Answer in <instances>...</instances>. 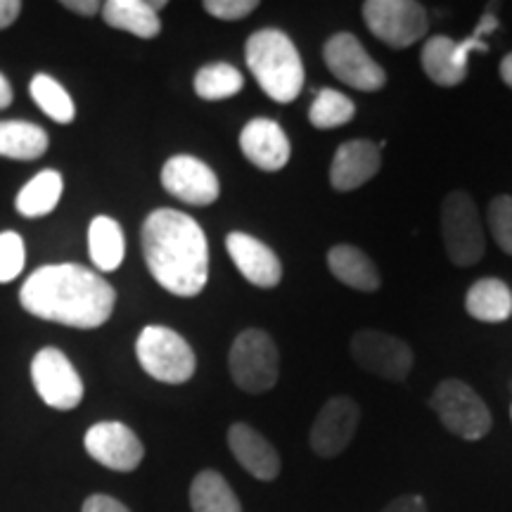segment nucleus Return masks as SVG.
Returning a JSON list of instances; mask_svg holds the SVG:
<instances>
[{
  "mask_svg": "<svg viewBox=\"0 0 512 512\" xmlns=\"http://www.w3.org/2000/svg\"><path fill=\"white\" fill-rule=\"evenodd\" d=\"M498 29V19L494 12H484L479 19L475 34L463 38V41H453L448 36H432L422 48L420 62L425 74L437 83V86L453 88L465 81L467 76V57L472 53H489L484 36L494 34Z\"/></svg>",
  "mask_w": 512,
  "mask_h": 512,
  "instance_id": "4",
  "label": "nucleus"
},
{
  "mask_svg": "<svg viewBox=\"0 0 512 512\" xmlns=\"http://www.w3.org/2000/svg\"><path fill=\"white\" fill-rule=\"evenodd\" d=\"M100 12L112 29L128 31L138 38H155L162 31V22L150 0H110Z\"/></svg>",
  "mask_w": 512,
  "mask_h": 512,
  "instance_id": "21",
  "label": "nucleus"
},
{
  "mask_svg": "<svg viewBox=\"0 0 512 512\" xmlns=\"http://www.w3.org/2000/svg\"><path fill=\"white\" fill-rule=\"evenodd\" d=\"M83 446L95 463L114 472H133L145 456L143 441L124 422H98L86 432Z\"/></svg>",
  "mask_w": 512,
  "mask_h": 512,
  "instance_id": "13",
  "label": "nucleus"
},
{
  "mask_svg": "<svg viewBox=\"0 0 512 512\" xmlns=\"http://www.w3.org/2000/svg\"><path fill=\"white\" fill-rule=\"evenodd\" d=\"M81 512H131V510H128L121 501H117V498L105 496V494H95V496L86 498Z\"/></svg>",
  "mask_w": 512,
  "mask_h": 512,
  "instance_id": "33",
  "label": "nucleus"
},
{
  "mask_svg": "<svg viewBox=\"0 0 512 512\" xmlns=\"http://www.w3.org/2000/svg\"><path fill=\"white\" fill-rule=\"evenodd\" d=\"M256 8H259L256 0H207V3H204V10H207L211 17L226 19V22L245 19L252 15Z\"/></svg>",
  "mask_w": 512,
  "mask_h": 512,
  "instance_id": "32",
  "label": "nucleus"
},
{
  "mask_svg": "<svg viewBox=\"0 0 512 512\" xmlns=\"http://www.w3.org/2000/svg\"><path fill=\"white\" fill-rule=\"evenodd\" d=\"M465 309L482 323H503L512 316V292L498 278H482L467 290Z\"/></svg>",
  "mask_w": 512,
  "mask_h": 512,
  "instance_id": "22",
  "label": "nucleus"
},
{
  "mask_svg": "<svg viewBox=\"0 0 512 512\" xmlns=\"http://www.w3.org/2000/svg\"><path fill=\"white\" fill-rule=\"evenodd\" d=\"M228 368L242 392L264 394L273 389L280 375V354L273 337L256 328L240 332L230 347Z\"/></svg>",
  "mask_w": 512,
  "mask_h": 512,
  "instance_id": "5",
  "label": "nucleus"
},
{
  "mask_svg": "<svg viewBox=\"0 0 512 512\" xmlns=\"http://www.w3.org/2000/svg\"><path fill=\"white\" fill-rule=\"evenodd\" d=\"M88 249H91V259L98 271H117L126 254L124 230L110 216H95L88 228Z\"/></svg>",
  "mask_w": 512,
  "mask_h": 512,
  "instance_id": "23",
  "label": "nucleus"
},
{
  "mask_svg": "<svg viewBox=\"0 0 512 512\" xmlns=\"http://www.w3.org/2000/svg\"><path fill=\"white\" fill-rule=\"evenodd\" d=\"M356 107L354 100L347 98L344 93L332 91V88H325L316 95L311 110H309V121L320 131H328V128H339L349 124L354 119Z\"/></svg>",
  "mask_w": 512,
  "mask_h": 512,
  "instance_id": "29",
  "label": "nucleus"
},
{
  "mask_svg": "<svg viewBox=\"0 0 512 512\" xmlns=\"http://www.w3.org/2000/svg\"><path fill=\"white\" fill-rule=\"evenodd\" d=\"M489 228L496 245L505 254H512V197L498 195L489 204Z\"/></svg>",
  "mask_w": 512,
  "mask_h": 512,
  "instance_id": "30",
  "label": "nucleus"
},
{
  "mask_svg": "<svg viewBox=\"0 0 512 512\" xmlns=\"http://www.w3.org/2000/svg\"><path fill=\"white\" fill-rule=\"evenodd\" d=\"M24 268V240L17 233H0V283L15 280Z\"/></svg>",
  "mask_w": 512,
  "mask_h": 512,
  "instance_id": "31",
  "label": "nucleus"
},
{
  "mask_svg": "<svg viewBox=\"0 0 512 512\" xmlns=\"http://www.w3.org/2000/svg\"><path fill=\"white\" fill-rule=\"evenodd\" d=\"M242 86H245V76L240 74V69L226 62L207 64L195 76V93L209 102L233 98L242 91Z\"/></svg>",
  "mask_w": 512,
  "mask_h": 512,
  "instance_id": "27",
  "label": "nucleus"
},
{
  "mask_svg": "<svg viewBox=\"0 0 512 512\" xmlns=\"http://www.w3.org/2000/svg\"><path fill=\"white\" fill-rule=\"evenodd\" d=\"M19 12H22L19 0H0V29H8L19 17Z\"/></svg>",
  "mask_w": 512,
  "mask_h": 512,
  "instance_id": "36",
  "label": "nucleus"
},
{
  "mask_svg": "<svg viewBox=\"0 0 512 512\" xmlns=\"http://www.w3.org/2000/svg\"><path fill=\"white\" fill-rule=\"evenodd\" d=\"M510 415H512V408H510Z\"/></svg>",
  "mask_w": 512,
  "mask_h": 512,
  "instance_id": "39",
  "label": "nucleus"
},
{
  "mask_svg": "<svg viewBox=\"0 0 512 512\" xmlns=\"http://www.w3.org/2000/svg\"><path fill=\"white\" fill-rule=\"evenodd\" d=\"M501 79L512 88V53L503 57V62H501Z\"/></svg>",
  "mask_w": 512,
  "mask_h": 512,
  "instance_id": "38",
  "label": "nucleus"
},
{
  "mask_svg": "<svg viewBox=\"0 0 512 512\" xmlns=\"http://www.w3.org/2000/svg\"><path fill=\"white\" fill-rule=\"evenodd\" d=\"M430 408L448 432L465 441L484 439L494 425L482 396L460 380L439 382L430 396Z\"/></svg>",
  "mask_w": 512,
  "mask_h": 512,
  "instance_id": "7",
  "label": "nucleus"
},
{
  "mask_svg": "<svg viewBox=\"0 0 512 512\" xmlns=\"http://www.w3.org/2000/svg\"><path fill=\"white\" fill-rule=\"evenodd\" d=\"M363 22L377 41L389 48H408L427 34V10L415 0H368L363 3Z\"/></svg>",
  "mask_w": 512,
  "mask_h": 512,
  "instance_id": "9",
  "label": "nucleus"
},
{
  "mask_svg": "<svg viewBox=\"0 0 512 512\" xmlns=\"http://www.w3.org/2000/svg\"><path fill=\"white\" fill-rule=\"evenodd\" d=\"M29 91L36 105L41 107L50 119L57 121V124H72L76 117V105L72 95L64 91L53 76L36 74L34 79H31Z\"/></svg>",
  "mask_w": 512,
  "mask_h": 512,
  "instance_id": "28",
  "label": "nucleus"
},
{
  "mask_svg": "<svg viewBox=\"0 0 512 512\" xmlns=\"http://www.w3.org/2000/svg\"><path fill=\"white\" fill-rule=\"evenodd\" d=\"M358 420H361V408L349 396H335L320 408L313 420L309 441L311 448L320 458H335L344 451L354 439Z\"/></svg>",
  "mask_w": 512,
  "mask_h": 512,
  "instance_id": "15",
  "label": "nucleus"
},
{
  "mask_svg": "<svg viewBox=\"0 0 512 512\" xmlns=\"http://www.w3.org/2000/svg\"><path fill=\"white\" fill-rule=\"evenodd\" d=\"M328 268L332 275L347 287L358 292L380 290V271L366 252L354 245H335L328 252Z\"/></svg>",
  "mask_w": 512,
  "mask_h": 512,
  "instance_id": "20",
  "label": "nucleus"
},
{
  "mask_svg": "<svg viewBox=\"0 0 512 512\" xmlns=\"http://www.w3.org/2000/svg\"><path fill=\"white\" fill-rule=\"evenodd\" d=\"M10 102H12V86H10V81L0 74V110H5Z\"/></svg>",
  "mask_w": 512,
  "mask_h": 512,
  "instance_id": "37",
  "label": "nucleus"
},
{
  "mask_svg": "<svg viewBox=\"0 0 512 512\" xmlns=\"http://www.w3.org/2000/svg\"><path fill=\"white\" fill-rule=\"evenodd\" d=\"M31 380L38 396L57 411H72L83 399V382L60 349H41L31 361Z\"/></svg>",
  "mask_w": 512,
  "mask_h": 512,
  "instance_id": "12",
  "label": "nucleus"
},
{
  "mask_svg": "<svg viewBox=\"0 0 512 512\" xmlns=\"http://www.w3.org/2000/svg\"><path fill=\"white\" fill-rule=\"evenodd\" d=\"M138 363L150 377L166 384H183L195 375V351L176 330L147 325L136 342Z\"/></svg>",
  "mask_w": 512,
  "mask_h": 512,
  "instance_id": "6",
  "label": "nucleus"
},
{
  "mask_svg": "<svg viewBox=\"0 0 512 512\" xmlns=\"http://www.w3.org/2000/svg\"><path fill=\"white\" fill-rule=\"evenodd\" d=\"M382 166L380 145L373 140H349L337 147L330 164V183L339 192L366 185Z\"/></svg>",
  "mask_w": 512,
  "mask_h": 512,
  "instance_id": "18",
  "label": "nucleus"
},
{
  "mask_svg": "<svg viewBox=\"0 0 512 512\" xmlns=\"http://www.w3.org/2000/svg\"><path fill=\"white\" fill-rule=\"evenodd\" d=\"M62 5L67 10H72V12H76V15H83V17H93L102 10V5L98 3V0H64Z\"/></svg>",
  "mask_w": 512,
  "mask_h": 512,
  "instance_id": "35",
  "label": "nucleus"
},
{
  "mask_svg": "<svg viewBox=\"0 0 512 512\" xmlns=\"http://www.w3.org/2000/svg\"><path fill=\"white\" fill-rule=\"evenodd\" d=\"M48 133L29 121H0V157L31 162L46 155Z\"/></svg>",
  "mask_w": 512,
  "mask_h": 512,
  "instance_id": "24",
  "label": "nucleus"
},
{
  "mask_svg": "<svg viewBox=\"0 0 512 512\" xmlns=\"http://www.w3.org/2000/svg\"><path fill=\"white\" fill-rule=\"evenodd\" d=\"M143 256L152 278L176 297H197L209 280V245L200 223L176 209H157L143 223Z\"/></svg>",
  "mask_w": 512,
  "mask_h": 512,
  "instance_id": "2",
  "label": "nucleus"
},
{
  "mask_svg": "<svg viewBox=\"0 0 512 512\" xmlns=\"http://www.w3.org/2000/svg\"><path fill=\"white\" fill-rule=\"evenodd\" d=\"M162 185L176 200L195 204V207L214 204L221 195V185L214 169L204 164L202 159L190 155H176L164 164Z\"/></svg>",
  "mask_w": 512,
  "mask_h": 512,
  "instance_id": "14",
  "label": "nucleus"
},
{
  "mask_svg": "<svg viewBox=\"0 0 512 512\" xmlns=\"http://www.w3.org/2000/svg\"><path fill=\"white\" fill-rule=\"evenodd\" d=\"M226 249L238 271L245 275L247 283L268 290L283 280V264H280L278 254L259 238L235 230L226 238Z\"/></svg>",
  "mask_w": 512,
  "mask_h": 512,
  "instance_id": "16",
  "label": "nucleus"
},
{
  "mask_svg": "<svg viewBox=\"0 0 512 512\" xmlns=\"http://www.w3.org/2000/svg\"><path fill=\"white\" fill-rule=\"evenodd\" d=\"M192 512H242V505L226 477L216 470H202L190 484Z\"/></svg>",
  "mask_w": 512,
  "mask_h": 512,
  "instance_id": "25",
  "label": "nucleus"
},
{
  "mask_svg": "<svg viewBox=\"0 0 512 512\" xmlns=\"http://www.w3.org/2000/svg\"><path fill=\"white\" fill-rule=\"evenodd\" d=\"M31 316L69 328L93 330L110 320L117 292L102 275L81 264L41 266L19 290Z\"/></svg>",
  "mask_w": 512,
  "mask_h": 512,
  "instance_id": "1",
  "label": "nucleus"
},
{
  "mask_svg": "<svg viewBox=\"0 0 512 512\" xmlns=\"http://www.w3.org/2000/svg\"><path fill=\"white\" fill-rule=\"evenodd\" d=\"M351 356L366 373L403 382L413 368V349L399 337L380 330H358L351 337Z\"/></svg>",
  "mask_w": 512,
  "mask_h": 512,
  "instance_id": "11",
  "label": "nucleus"
},
{
  "mask_svg": "<svg viewBox=\"0 0 512 512\" xmlns=\"http://www.w3.org/2000/svg\"><path fill=\"white\" fill-rule=\"evenodd\" d=\"M441 238L456 266H475L484 256V228L477 204L467 192H448L441 204Z\"/></svg>",
  "mask_w": 512,
  "mask_h": 512,
  "instance_id": "8",
  "label": "nucleus"
},
{
  "mask_svg": "<svg viewBox=\"0 0 512 512\" xmlns=\"http://www.w3.org/2000/svg\"><path fill=\"white\" fill-rule=\"evenodd\" d=\"M228 448L235 460L245 467L249 475L261 482H273L280 475V456L271 441L245 422H235L228 430Z\"/></svg>",
  "mask_w": 512,
  "mask_h": 512,
  "instance_id": "19",
  "label": "nucleus"
},
{
  "mask_svg": "<svg viewBox=\"0 0 512 512\" xmlns=\"http://www.w3.org/2000/svg\"><path fill=\"white\" fill-rule=\"evenodd\" d=\"M62 197V176L53 169L41 171L19 190L17 195V211L27 219H41L48 216L57 207Z\"/></svg>",
  "mask_w": 512,
  "mask_h": 512,
  "instance_id": "26",
  "label": "nucleus"
},
{
  "mask_svg": "<svg viewBox=\"0 0 512 512\" xmlns=\"http://www.w3.org/2000/svg\"><path fill=\"white\" fill-rule=\"evenodd\" d=\"M240 150L261 171H280L290 162L292 143L273 119H252L240 133Z\"/></svg>",
  "mask_w": 512,
  "mask_h": 512,
  "instance_id": "17",
  "label": "nucleus"
},
{
  "mask_svg": "<svg viewBox=\"0 0 512 512\" xmlns=\"http://www.w3.org/2000/svg\"><path fill=\"white\" fill-rule=\"evenodd\" d=\"M247 67L268 98L287 105L304 88V62L290 36L280 29H259L247 38Z\"/></svg>",
  "mask_w": 512,
  "mask_h": 512,
  "instance_id": "3",
  "label": "nucleus"
},
{
  "mask_svg": "<svg viewBox=\"0 0 512 512\" xmlns=\"http://www.w3.org/2000/svg\"><path fill=\"white\" fill-rule=\"evenodd\" d=\"M323 60L339 81L356 91L375 93L387 83V72L377 64L354 34L342 31L325 43Z\"/></svg>",
  "mask_w": 512,
  "mask_h": 512,
  "instance_id": "10",
  "label": "nucleus"
},
{
  "mask_svg": "<svg viewBox=\"0 0 512 512\" xmlns=\"http://www.w3.org/2000/svg\"><path fill=\"white\" fill-rule=\"evenodd\" d=\"M380 512H427V503L422 496H399Z\"/></svg>",
  "mask_w": 512,
  "mask_h": 512,
  "instance_id": "34",
  "label": "nucleus"
}]
</instances>
